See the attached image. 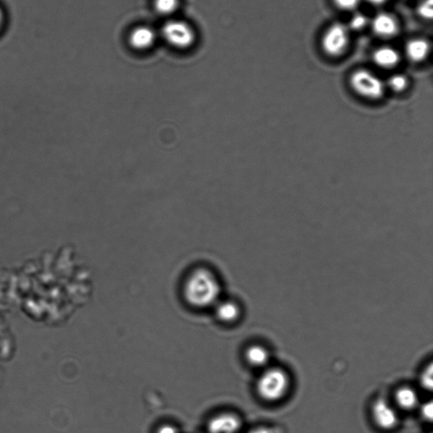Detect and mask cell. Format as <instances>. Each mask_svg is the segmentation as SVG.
Wrapping results in <instances>:
<instances>
[{
  "mask_svg": "<svg viewBox=\"0 0 433 433\" xmlns=\"http://www.w3.org/2000/svg\"><path fill=\"white\" fill-rule=\"evenodd\" d=\"M368 23L367 16L362 13H356L350 19L349 27L353 31H362Z\"/></svg>",
  "mask_w": 433,
  "mask_h": 433,
  "instance_id": "d6986e66",
  "label": "cell"
},
{
  "mask_svg": "<svg viewBox=\"0 0 433 433\" xmlns=\"http://www.w3.org/2000/svg\"><path fill=\"white\" fill-rule=\"evenodd\" d=\"M290 376L281 367L266 368L259 376L256 390L259 397L268 403H277L284 399L290 390Z\"/></svg>",
  "mask_w": 433,
  "mask_h": 433,
  "instance_id": "7a4b0ae2",
  "label": "cell"
},
{
  "mask_svg": "<svg viewBox=\"0 0 433 433\" xmlns=\"http://www.w3.org/2000/svg\"><path fill=\"white\" fill-rule=\"evenodd\" d=\"M156 433H180L178 428L173 425L166 424L163 425L157 429Z\"/></svg>",
  "mask_w": 433,
  "mask_h": 433,
  "instance_id": "603a6c76",
  "label": "cell"
},
{
  "mask_svg": "<svg viewBox=\"0 0 433 433\" xmlns=\"http://www.w3.org/2000/svg\"><path fill=\"white\" fill-rule=\"evenodd\" d=\"M350 43L348 27L342 23H334L327 28L322 38V48L330 57H339L347 50Z\"/></svg>",
  "mask_w": 433,
  "mask_h": 433,
  "instance_id": "8992f818",
  "label": "cell"
},
{
  "mask_svg": "<svg viewBox=\"0 0 433 433\" xmlns=\"http://www.w3.org/2000/svg\"><path fill=\"white\" fill-rule=\"evenodd\" d=\"M350 83L352 89L362 98L376 100L382 98L383 95L384 85L382 80L365 69L353 72Z\"/></svg>",
  "mask_w": 433,
  "mask_h": 433,
  "instance_id": "3957f363",
  "label": "cell"
},
{
  "mask_svg": "<svg viewBox=\"0 0 433 433\" xmlns=\"http://www.w3.org/2000/svg\"><path fill=\"white\" fill-rule=\"evenodd\" d=\"M418 392L410 386H402L395 391L394 404L399 411H412L419 406Z\"/></svg>",
  "mask_w": 433,
  "mask_h": 433,
  "instance_id": "9c48e42d",
  "label": "cell"
},
{
  "mask_svg": "<svg viewBox=\"0 0 433 433\" xmlns=\"http://www.w3.org/2000/svg\"><path fill=\"white\" fill-rule=\"evenodd\" d=\"M418 13L420 17L425 20H432L433 16V0H423L418 6Z\"/></svg>",
  "mask_w": 433,
  "mask_h": 433,
  "instance_id": "ac0fdd59",
  "label": "cell"
},
{
  "mask_svg": "<svg viewBox=\"0 0 433 433\" xmlns=\"http://www.w3.org/2000/svg\"><path fill=\"white\" fill-rule=\"evenodd\" d=\"M270 352L262 345L250 346L245 351V359L249 365L256 368H265L270 362Z\"/></svg>",
  "mask_w": 433,
  "mask_h": 433,
  "instance_id": "7c38bea8",
  "label": "cell"
},
{
  "mask_svg": "<svg viewBox=\"0 0 433 433\" xmlns=\"http://www.w3.org/2000/svg\"><path fill=\"white\" fill-rule=\"evenodd\" d=\"M129 44L137 50H147L155 43L156 34L151 27H139L129 36Z\"/></svg>",
  "mask_w": 433,
  "mask_h": 433,
  "instance_id": "30bf717a",
  "label": "cell"
},
{
  "mask_svg": "<svg viewBox=\"0 0 433 433\" xmlns=\"http://www.w3.org/2000/svg\"><path fill=\"white\" fill-rule=\"evenodd\" d=\"M399 411L394 404L383 398L375 399L371 404L372 420L381 431L392 432L398 428L400 423Z\"/></svg>",
  "mask_w": 433,
  "mask_h": 433,
  "instance_id": "277c9868",
  "label": "cell"
},
{
  "mask_svg": "<svg viewBox=\"0 0 433 433\" xmlns=\"http://www.w3.org/2000/svg\"><path fill=\"white\" fill-rule=\"evenodd\" d=\"M162 34L168 43L179 50L191 48L196 40L193 28L188 23L179 20H173L166 23Z\"/></svg>",
  "mask_w": 433,
  "mask_h": 433,
  "instance_id": "5b68a950",
  "label": "cell"
},
{
  "mask_svg": "<svg viewBox=\"0 0 433 433\" xmlns=\"http://www.w3.org/2000/svg\"><path fill=\"white\" fill-rule=\"evenodd\" d=\"M388 0H367L368 3H370L371 6H380L385 3Z\"/></svg>",
  "mask_w": 433,
  "mask_h": 433,
  "instance_id": "cb8c5ba5",
  "label": "cell"
},
{
  "mask_svg": "<svg viewBox=\"0 0 433 433\" xmlns=\"http://www.w3.org/2000/svg\"><path fill=\"white\" fill-rule=\"evenodd\" d=\"M248 433H282L281 429L274 427L261 426L252 429Z\"/></svg>",
  "mask_w": 433,
  "mask_h": 433,
  "instance_id": "7402d4cb",
  "label": "cell"
},
{
  "mask_svg": "<svg viewBox=\"0 0 433 433\" xmlns=\"http://www.w3.org/2000/svg\"><path fill=\"white\" fill-rule=\"evenodd\" d=\"M183 293L188 304L196 308H206L215 304L220 297V279L211 269L198 267L186 278Z\"/></svg>",
  "mask_w": 433,
  "mask_h": 433,
  "instance_id": "6da1fadb",
  "label": "cell"
},
{
  "mask_svg": "<svg viewBox=\"0 0 433 433\" xmlns=\"http://www.w3.org/2000/svg\"><path fill=\"white\" fill-rule=\"evenodd\" d=\"M431 50L430 43L426 39L414 38L410 40L406 46V52L412 63H420L427 58Z\"/></svg>",
  "mask_w": 433,
  "mask_h": 433,
  "instance_id": "8fae6325",
  "label": "cell"
},
{
  "mask_svg": "<svg viewBox=\"0 0 433 433\" xmlns=\"http://www.w3.org/2000/svg\"><path fill=\"white\" fill-rule=\"evenodd\" d=\"M216 317L220 322L224 323H234L240 319L241 309L237 303L232 301H225L216 306Z\"/></svg>",
  "mask_w": 433,
  "mask_h": 433,
  "instance_id": "5bb4252c",
  "label": "cell"
},
{
  "mask_svg": "<svg viewBox=\"0 0 433 433\" xmlns=\"http://www.w3.org/2000/svg\"><path fill=\"white\" fill-rule=\"evenodd\" d=\"M420 386L425 390L432 391L433 388V367L430 363L423 371L422 374L420 376Z\"/></svg>",
  "mask_w": 433,
  "mask_h": 433,
  "instance_id": "e0dca14e",
  "label": "cell"
},
{
  "mask_svg": "<svg viewBox=\"0 0 433 433\" xmlns=\"http://www.w3.org/2000/svg\"><path fill=\"white\" fill-rule=\"evenodd\" d=\"M334 3L339 9L351 11L359 6L361 0H334Z\"/></svg>",
  "mask_w": 433,
  "mask_h": 433,
  "instance_id": "ffe728a7",
  "label": "cell"
},
{
  "mask_svg": "<svg viewBox=\"0 0 433 433\" xmlns=\"http://www.w3.org/2000/svg\"><path fill=\"white\" fill-rule=\"evenodd\" d=\"M420 416L427 423H432L433 418V404L432 400L424 403L420 408Z\"/></svg>",
  "mask_w": 433,
  "mask_h": 433,
  "instance_id": "44dd1931",
  "label": "cell"
},
{
  "mask_svg": "<svg viewBox=\"0 0 433 433\" xmlns=\"http://www.w3.org/2000/svg\"><path fill=\"white\" fill-rule=\"evenodd\" d=\"M376 66L383 69L394 68L399 63V55L394 48L384 46L378 48L372 55Z\"/></svg>",
  "mask_w": 433,
  "mask_h": 433,
  "instance_id": "4fadbf2b",
  "label": "cell"
},
{
  "mask_svg": "<svg viewBox=\"0 0 433 433\" xmlns=\"http://www.w3.org/2000/svg\"><path fill=\"white\" fill-rule=\"evenodd\" d=\"M409 80L406 76L402 74L394 75L388 80V86L392 91L402 92L407 88Z\"/></svg>",
  "mask_w": 433,
  "mask_h": 433,
  "instance_id": "2e32d148",
  "label": "cell"
},
{
  "mask_svg": "<svg viewBox=\"0 0 433 433\" xmlns=\"http://www.w3.org/2000/svg\"><path fill=\"white\" fill-rule=\"evenodd\" d=\"M241 427V419L233 413H221L208 423L209 433H238Z\"/></svg>",
  "mask_w": 433,
  "mask_h": 433,
  "instance_id": "52a82bcc",
  "label": "cell"
},
{
  "mask_svg": "<svg viewBox=\"0 0 433 433\" xmlns=\"http://www.w3.org/2000/svg\"><path fill=\"white\" fill-rule=\"evenodd\" d=\"M180 0H155V9L159 14L169 15L179 7Z\"/></svg>",
  "mask_w": 433,
  "mask_h": 433,
  "instance_id": "9a60e30c",
  "label": "cell"
},
{
  "mask_svg": "<svg viewBox=\"0 0 433 433\" xmlns=\"http://www.w3.org/2000/svg\"><path fill=\"white\" fill-rule=\"evenodd\" d=\"M372 31L383 38H390L398 34L399 27L395 15L381 12L375 16L371 22Z\"/></svg>",
  "mask_w": 433,
  "mask_h": 433,
  "instance_id": "ba28073f",
  "label": "cell"
}]
</instances>
